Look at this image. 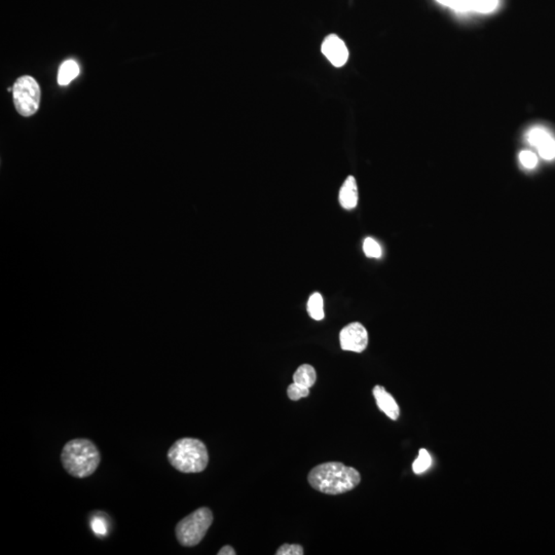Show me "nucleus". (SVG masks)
I'll use <instances>...</instances> for the list:
<instances>
[{
	"mask_svg": "<svg viewBox=\"0 0 555 555\" xmlns=\"http://www.w3.org/2000/svg\"><path fill=\"white\" fill-rule=\"evenodd\" d=\"M308 480L316 491L339 495L354 490L361 482V476L356 469L343 463L328 462L311 469Z\"/></svg>",
	"mask_w": 555,
	"mask_h": 555,
	"instance_id": "obj_1",
	"label": "nucleus"
},
{
	"mask_svg": "<svg viewBox=\"0 0 555 555\" xmlns=\"http://www.w3.org/2000/svg\"><path fill=\"white\" fill-rule=\"evenodd\" d=\"M61 462L70 475L85 478L96 472L101 456L95 443L80 438L66 443L61 453Z\"/></svg>",
	"mask_w": 555,
	"mask_h": 555,
	"instance_id": "obj_2",
	"label": "nucleus"
},
{
	"mask_svg": "<svg viewBox=\"0 0 555 555\" xmlns=\"http://www.w3.org/2000/svg\"><path fill=\"white\" fill-rule=\"evenodd\" d=\"M167 456L169 463L182 473L203 472L209 463L207 447L196 438L177 440Z\"/></svg>",
	"mask_w": 555,
	"mask_h": 555,
	"instance_id": "obj_3",
	"label": "nucleus"
},
{
	"mask_svg": "<svg viewBox=\"0 0 555 555\" xmlns=\"http://www.w3.org/2000/svg\"><path fill=\"white\" fill-rule=\"evenodd\" d=\"M212 523V511L209 508L202 507L177 524L175 535L182 546L194 547L201 543Z\"/></svg>",
	"mask_w": 555,
	"mask_h": 555,
	"instance_id": "obj_4",
	"label": "nucleus"
},
{
	"mask_svg": "<svg viewBox=\"0 0 555 555\" xmlns=\"http://www.w3.org/2000/svg\"><path fill=\"white\" fill-rule=\"evenodd\" d=\"M13 87V100L17 113L26 118L36 113L41 103V87L36 80L32 76H21Z\"/></svg>",
	"mask_w": 555,
	"mask_h": 555,
	"instance_id": "obj_5",
	"label": "nucleus"
},
{
	"mask_svg": "<svg viewBox=\"0 0 555 555\" xmlns=\"http://www.w3.org/2000/svg\"><path fill=\"white\" fill-rule=\"evenodd\" d=\"M339 342L344 351L363 352L368 346L367 330L359 322H353L342 329Z\"/></svg>",
	"mask_w": 555,
	"mask_h": 555,
	"instance_id": "obj_6",
	"label": "nucleus"
},
{
	"mask_svg": "<svg viewBox=\"0 0 555 555\" xmlns=\"http://www.w3.org/2000/svg\"><path fill=\"white\" fill-rule=\"evenodd\" d=\"M321 50L329 62L335 67H342L348 61V48L337 35L330 34L326 36L322 43Z\"/></svg>",
	"mask_w": 555,
	"mask_h": 555,
	"instance_id": "obj_7",
	"label": "nucleus"
},
{
	"mask_svg": "<svg viewBox=\"0 0 555 555\" xmlns=\"http://www.w3.org/2000/svg\"><path fill=\"white\" fill-rule=\"evenodd\" d=\"M528 143L538 149L539 155L544 160L552 161L555 159V140L549 132L543 128H534L528 133Z\"/></svg>",
	"mask_w": 555,
	"mask_h": 555,
	"instance_id": "obj_8",
	"label": "nucleus"
},
{
	"mask_svg": "<svg viewBox=\"0 0 555 555\" xmlns=\"http://www.w3.org/2000/svg\"><path fill=\"white\" fill-rule=\"evenodd\" d=\"M374 396L376 399L377 407L379 409L389 416L393 421H396L400 416V409L397 405L396 400L390 393L386 391L385 388L381 386H376L374 388Z\"/></svg>",
	"mask_w": 555,
	"mask_h": 555,
	"instance_id": "obj_9",
	"label": "nucleus"
},
{
	"mask_svg": "<svg viewBox=\"0 0 555 555\" xmlns=\"http://www.w3.org/2000/svg\"><path fill=\"white\" fill-rule=\"evenodd\" d=\"M339 204L346 210L356 208L358 204V188L354 176H349L339 190Z\"/></svg>",
	"mask_w": 555,
	"mask_h": 555,
	"instance_id": "obj_10",
	"label": "nucleus"
},
{
	"mask_svg": "<svg viewBox=\"0 0 555 555\" xmlns=\"http://www.w3.org/2000/svg\"><path fill=\"white\" fill-rule=\"evenodd\" d=\"M316 379H317V374H316L315 368L311 365H309V364H304V365L300 366L295 374H293L294 383L307 388L313 387L314 384L316 383Z\"/></svg>",
	"mask_w": 555,
	"mask_h": 555,
	"instance_id": "obj_11",
	"label": "nucleus"
},
{
	"mask_svg": "<svg viewBox=\"0 0 555 555\" xmlns=\"http://www.w3.org/2000/svg\"><path fill=\"white\" fill-rule=\"evenodd\" d=\"M80 74V66L74 60H67L59 68L58 83L60 85H69Z\"/></svg>",
	"mask_w": 555,
	"mask_h": 555,
	"instance_id": "obj_12",
	"label": "nucleus"
},
{
	"mask_svg": "<svg viewBox=\"0 0 555 555\" xmlns=\"http://www.w3.org/2000/svg\"><path fill=\"white\" fill-rule=\"evenodd\" d=\"M309 315L316 321L324 318V302L321 294L315 293L311 294L308 302Z\"/></svg>",
	"mask_w": 555,
	"mask_h": 555,
	"instance_id": "obj_13",
	"label": "nucleus"
},
{
	"mask_svg": "<svg viewBox=\"0 0 555 555\" xmlns=\"http://www.w3.org/2000/svg\"><path fill=\"white\" fill-rule=\"evenodd\" d=\"M432 458L426 449H421L419 457L412 464V470L416 474H423L431 467Z\"/></svg>",
	"mask_w": 555,
	"mask_h": 555,
	"instance_id": "obj_14",
	"label": "nucleus"
},
{
	"mask_svg": "<svg viewBox=\"0 0 555 555\" xmlns=\"http://www.w3.org/2000/svg\"><path fill=\"white\" fill-rule=\"evenodd\" d=\"M498 6H499V0H472L471 10L482 14H489L493 12Z\"/></svg>",
	"mask_w": 555,
	"mask_h": 555,
	"instance_id": "obj_15",
	"label": "nucleus"
},
{
	"mask_svg": "<svg viewBox=\"0 0 555 555\" xmlns=\"http://www.w3.org/2000/svg\"><path fill=\"white\" fill-rule=\"evenodd\" d=\"M363 251L365 255L370 258H381L383 255L381 246L372 238H366L364 240Z\"/></svg>",
	"mask_w": 555,
	"mask_h": 555,
	"instance_id": "obj_16",
	"label": "nucleus"
},
{
	"mask_svg": "<svg viewBox=\"0 0 555 555\" xmlns=\"http://www.w3.org/2000/svg\"><path fill=\"white\" fill-rule=\"evenodd\" d=\"M436 1L461 13L470 12L472 6V0H436Z\"/></svg>",
	"mask_w": 555,
	"mask_h": 555,
	"instance_id": "obj_17",
	"label": "nucleus"
},
{
	"mask_svg": "<svg viewBox=\"0 0 555 555\" xmlns=\"http://www.w3.org/2000/svg\"><path fill=\"white\" fill-rule=\"evenodd\" d=\"M289 398L293 401H298L300 399L306 398L310 395V388L304 387V386L298 385V384H291L287 390Z\"/></svg>",
	"mask_w": 555,
	"mask_h": 555,
	"instance_id": "obj_18",
	"label": "nucleus"
},
{
	"mask_svg": "<svg viewBox=\"0 0 555 555\" xmlns=\"http://www.w3.org/2000/svg\"><path fill=\"white\" fill-rule=\"evenodd\" d=\"M519 161L526 169H534L538 164V157L530 150H524L519 153Z\"/></svg>",
	"mask_w": 555,
	"mask_h": 555,
	"instance_id": "obj_19",
	"label": "nucleus"
},
{
	"mask_svg": "<svg viewBox=\"0 0 555 555\" xmlns=\"http://www.w3.org/2000/svg\"><path fill=\"white\" fill-rule=\"evenodd\" d=\"M277 555H302L304 548L298 544H284L279 548Z\"/></svg>",
	"mask_w": 555,
	"mask_h": 555,
	"instance_id": "obj_20",
	"label": "nucleus"
},
{
	"mask_svg": "<svg viewBox=\"0 0 555 555\" xmlns=\"http://www.w3.org/2000/svg\"><path fill=\"white\" fill-rule=\"evenodd\" d=\"M92 528H93L94 532L99 535V536L106 534V524H105L104 521L100 519V517H96V519L92 521Z\"/></svg>",
	"mask_w": 555,
	"mask_h": 555,
	"instance_id": "obj_21",
	"label": "nucleus"
},
{
	"mask_svg": "<svg viewBox=\"0 0 555 555\" xmlns=\"http://www.w3.org/2000/svg\"><path fill=\"white\" fill-rule=\"evenodd\" d=\"M218 555H236V552L232 546L227 545L219 550Z\"/></svg>",
	"mask_w": 555,
	"mask_h": 555,
	"instance_id": "obj_22",
	"label": "nucleus"
}]
</instances>
